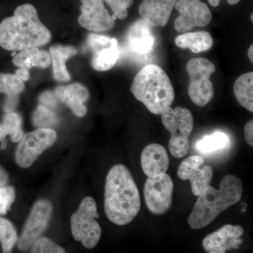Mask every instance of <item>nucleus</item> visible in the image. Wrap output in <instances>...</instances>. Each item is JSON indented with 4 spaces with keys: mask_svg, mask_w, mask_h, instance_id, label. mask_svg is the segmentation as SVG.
I'll return each mask as SVG.
<instances>
[{
    "mask_svg": "<svg viewBox=\"0 0 253 253\" xmlns=\"http://www.w3.org/2000/svg\"><path fill=\"white\" fill-rule=\"evenodd\" d=\"M140 209V195L131 172L123 165L113 166L105 184L104 210L108 219L117 225H126L134 220Z\"/></svg>",
    "mask_w": 253,
    "mask_h": 253,
    "instance_id": "1",
    "label": "nucleus"
},
{
    "mask_svg": "<svg viewBox=\"0 0 253 253\" xmlns=\"http://www.w3.org/2000/svg\"><path fill=\"white\" fill-rule=\"evenodd\" d=\"M51 34L40 21L33 5H20L14 16L0 23V46L7 51H21L48 44Z\"/></svg>",
    "mask_w": 253,
    "mask_h": 253,
    "instance_id": "2",
    "label": "nucleus"
},
{
    "mask_svg": "<svg viewBox=\"0 0 253 253\" xmlns=\"http://www.w3.org/2000/svg\"><path fill=\"white\" fill-rule=\"evenodd\" d=\"M242 193V181L231 174L221 179L219 189L208 186L198 196L188 219L190 227L201 229L209 225L223 211L239 202Z\"/></svg>",
    "mask_w": 253,
    "mask_h": 253,
    "instance_id": "3",
    "label": "nucleus"
},
{
    "mask_svg": "<svg viewBox=\"0 0 253 253\" xmlns=\"http://www.w3.org/2000/svg\"><path fill=\"white\" fill-rule=\"evenodd\" d=\"M130 90L150 112L161 115L172 105L174 91L172 83L164 70L157 65L145 66L136 74Z\"/></svg>",
    "mask_w": 253,
    "mask_h": 253,
    "instance_id": "4",
    "label": "nucleus"
},
{
    "mask_svg": "<svg viewBox=\"0 0 253 253\" xmlns=\"http://www.w3.org/2000/svg\"><path fill=\"white\" fill-rule=\"evenodd\" d=\"M163 126L170 132L169 149L174 158L184 157L189 152V136L194 129V118L189 109L170 106L161 113Z\"/></svg>",
    "mask_w": 253,
    "mask_h": 253,
    "instance_id": "5",
    "label": "nucleus"
},
{
    "mask_svg": "<svg viewBox=\"0 0 253 253\" xmlns=\"http://www.w3.org/2000/svg\"><path fill=\"white\" fill-rule=\"evenodd\" d=\"M99 217L96 201L89 196L83 200L78 211L71 216L73 238L81 241L86 249H94L101 239V226L95 220V218Z\"/></svg>",
    "mask_w": 253,
    "mask_h": 253,
    "instance_id": "6",
    "label": "nucleus"
},
{
    "mask_svg": "<svg viewBox=\"0 0 253 253\" xmlns=\"http://www.w3.org/2000/svg\"><path fill=\"white\" fill-rule=\"evenodd\" d=\"M186 70L190 79V99L200 107L206 106L214 96V87L210 78L215 72V66L206 58H196L188 62Z\"/></svg>",
    "mask_w": 253,
    "mask_h": 253,
    "instance_id": "7",
    "label": "nucleus"
},
{
    "mask_svg": "<svg viewBox=\"0 0 253 253\" xmlns=\"http://www.w3.org/2000/svg\"><path fill=\"white\" fill-rule=\"evenodd\" d=\"M56 131L51 128H38L23 134L16 149L15 159L20 168L33 166L40 156L56 140Z\"/></svg>",
    "mask_w": 253,
    "mask_h": 253,
    "instance_id": "8",
    "label": "nucleus"
},
{
    "mask_svg": "<svg viewBox=\"0 0 253 253\" xmlns=\"http://www.w3.org/2000/svg\"><path fill=\"white\" fill-rule=\"evenodd\" d=\"M145 203L150 212L162 215L172 204L173 181L168 174L148 177L144 184Z\"/></svg>",
    "mask_w": 253,
    "mask_h": 253,
    "instance_id": "9",
    "label": "nucleus"
},
{
    "mask_svg": "<svg viewBox=\"0 0 253 253\" xmlns=\"http://www.w3.org/2000/svg\"><path fill=\"white\" fill-rule=\"evenodd\" d=\"M53 206L49 201L42 199L37 201L32 208L21 236L17 240V246L21 251H26L39 239L48 225Z\"/></svg>",
    "mask_w": 253,
    "mask_h": 253,
    "instance_id": "10",
    "label": "nucleus"
},
{
    "mask_svg": "<svg viewBox=\"0 0 253 253\" xmlns=\"http://www.w3.org/2000/svg\"><path fill=\"white\" fill-rule=\"evenodd\" d=\"M174 7L179 16L174 21L178 33H184L195 27H205L211 23L212 14L201 0H176Z\"/></svg>",
    "mask_w": 253,
    "mask_h": 253,
    "instance_id": "11",
    "label": "nucleus"
},
{
    "mask_svg": "<svg viewBox=\"0 0 253 253\" xmlns=\"http://www.w3.org/2000/svg\"><path fill=\"white\" fill-rule=\"evenodd\" d=\"M86 45L92 52L91 66L96 71H109L116 65L120 56L116 38L90 34L86 38Z\"/></svg>",
    "mask_w": 253,
    "mask_h": 253,
    "instance_id": "12",
    "label": "nucleus"
},
{
    "mask_svg": "<svg viewBox=\"0 0 253 253\" xmlns=\"http://www.w3.org/2000/svg\"><path fill=\"white\" fill-rule=\"evenodd\" d=\"M204 163L202 156H189L181 163L177 169L179 179L191 181L194 196H199L206 187L211 186L212 180V168L208 165L204 166Z\"/></svg>",
    "mask_w": 253,
    "mask_h": 253,
    "instance_id": "13",
    "label": "nucleus"
},
{
    "mask_svg": "<svg viewBox=\"0 0 253 253\" xmlns=\"http://www.w3.org/2000/svg\"><path fill=\"white\" fill-rule=\"evenodd\" d=\"M82 14L78 23L89 31L106 32L115 26L114 18L105 8L102 0H81Z\"/></svg>",
    "mask_w": 253,
    "mask_h": 253,
    "instance_id": "14",
    "label": "nucleus"
},
{
    "mask_svg": "<svg viewBox=\"0 0 253 253\" xmlns=\"http://www.w3.org/2000/svg\"><path fill=\"white\" fill-rule=\"evenodd\" d=\"M242 226L225 224L214 232L208 234L203 241V247L208 253H224L228 250L239 249L244 243Z\"/></svg>",
    "mask_w": 253,
    "mask_h": 253,
    "instance_id": "15",
    "label": "nucleus"
},
{
    "mask_svg": "<svg viewBox=\"0 0 253 253\" xmlns=\"http://www.w3.org/2000/svg\"><path fill=\"white\" fill-rule=\"evenodd\" d=\"M155 37L151 26L141 20L133 23L126 35L127 49L136 56H147L154 51Z\"/></svg>",
    "mask_w": 253,
    "mask_h": 253,
    "instance_id": "16",
    "label": "nucleus"
},
{
    "mask_svg": "<svg viewBox=\"0 0 253 253\" xmlns=\"http://www.w3.org/2000/svg\"><path fill=\"white\" fill-rule=\"evenodd\" d=\"M176 0H143L139 12L141 19L153 27L166 26Z\"/></svg>",
    "mask_w": 253,
    "mask_h": 253,
    "instance_id": "17",
    "label": "nucleus"
},
{
    "mask_svg": "<svg viewBox=\"0 0 253 253\" xmlns=\"http://www.w3.org/2000/svg\"><path fill=\"white\" fill-rule=\"evenodd\" d=\"M141 168L148 177L161 175L167 172L169 157L162 145L151 144L143 150L141 156Z\"/></svg>",
    "mask_w": 253,
    "mask_h": 253,
    "instance_id": "18",
    "label": "nucleus"
},
{
    "mask_svg": "<svg viewBox=\"0 0 253 253\" xmlns=\"http://www.w3.org/2000/svg\"><path fill=\"white\" fill-rule=\"evenodd\" d=\"M56 96L70 108L78 117H83L87 113V108L84 103L89 97L87 88L80 83L68 86H58L55 89Z\"/></svg>",
    "mask_w": 253,
    "mask_h": 253,
    "instance_id": "19",
    "label": "nucleus"
},
{
    "mask_svg": "<svg viewBox=\"0 0 253 253\" xmlns=\"http://www.w3.org/2000/svg\"><path fill=\"white\" fill-rule=\"evenodd\" d=\"M77 54V49L72 46L54 45L50 48L53 76L56 81L64 83L71 81V76L66 68V63Z\"/></svg>",
    "mask_w": 253,
    "mask_h": 253,
    "instance_id": "20",
    "label": "nucleus"
},
{
    "mask_svg": "<svg viewBox=\"0 0 253 253\" xmlns=\"http://www.w3.org/2000/svg\"><path fill=\"white\" fill-rule=\"evenodd\" d=\"M24 88L23 81L16 75L0 73V94L7 96L4 106L6 113L14 111L18 104V96Z\"/></svg>",
    "mask_w": 253,
    "mask_h": 253,
    "instance_id": "21",
    "label": "nucleus"
},
{
    "mask_svg": "<svg viewBox=\"0 0 253 253\" xmlns=\"http://www.w3.org/2000/svg\"><path fill=\"white\" fill-rule=\"evenodd\" d=\"M176 45L182 49H189L191 52L200 53L208 51L212 46L213 40L208 32L187 33L176 37Z\"/></svg>",
    "mask_w": 253,
    "mask_h": 253,
    "instance_id": "22",
    "label": "nucleus"
},
{
    "mask_svg": "<svg viewBox=\"0 0 253 253\" xmlns=\"http://www.w3.org/2000/svg\"><path fill=\"white\" fill-rule=\"evenodd\" d=\"M236 99L243 107L253 112V73L243 74L234 84Z\"/></svg>",
    "mask_w": 253,
    "mask_h": 253,
    "instance_id": "23",
    "label": "nucleus"
},
{
    "mask_svg": "<svg viewBox=\"0 0 253 253\" xmlns=\"http://www.w3.org/2000/svg\"><path fill=\"white\" fill-rule=\"evenodd\" d=\"M7 135L10 136L11 141L14 143L19 142L23 136L22 118L14 111L6 113L2 123H0V142L4 141Z\"/></svg>",
    "mask_w": 253,
    "mask_h": 253,
    "instance_id": "24",
    "label": "nucleus"
},
{
    "mask_svg": "<svg viewBox=\"0 0 253 253\" xmlns=\"http://www.w3.org/2000/svg\"><path fill=\"white\" fill-rule=\"evenodd\" d=\"M17 240V233L12 223L0 217V242L3 252L11 253Z\"/></svg>",
    "mask_w": 253,
    "mask_h": 253,
    "instance_id": "25",
    "label": "nucleus"
},
{
    "mask_svg": "<svg viewBox=\"0 0 253 253\" xmlns=\"http://www.w3.org/2000/svg\"><path fill=\"white\" fill-rule=\"evenodd\" d=\"M229 141V137L226 134L217 131L212 135L205 136L197 143L196 147L202 152L211 153L225 147Z\"/></svg>",
    "mask_w": 253,
    "mask_h": 253,
    "instance_id": "26",
    "label": "nucleus"
},
{
    "mask_svg": "<svg viewBox=\"0 0 253 253\" xmlns=\"http://www.w3.org/2000/svg\"><path fill=\"white\" fill-rule=\"evenodd\" d=\"M33 123L38 128H50L58 124V118L51 109L40 104L33 113Z\"/></svg>",
    "mask_w": 253,
    "mask_h": 253,
    "instance_id": "27",
    "label": "nucleus"
},
{
    "mask_svg": "<svg viewBox=\"0 0 253 253\" xmlns=\"http://www.w3.org/2000/svg\"><path fill=\"white\" fill-rule=\"evenodd\" d=\"M65 250L47 238H39L31 246L33 253H63Z\"/></svg>",
    "mask_w": 253,
    "mask_h": 253,
    "instance_id": "28",
    "label": "nucleus"
},
{
    "mask_svg": "<svg viewBox=\"0 0 253 253\" xmlns=\"http://www.w3.org/2000/svg\"><path fill=\"white\" fill-rule=\"evenodd\" d=\"M112 9L115 16L125 19L128 16L127 9L132 6L134 0H102Z\"/></svg>",
    "mask_w": 253,
    "mask_h": 253,
    "instance_id": "29",
    "label": "nucleus"
},
{
    "mask_svg": "<svg viewBox=\"0 0 253 253\" xmlns=\"http://www.w3.org/2000/svg\"><path fill=\"white\" fill-rule=\"evenodd\" d=\"M16 192L12 186L0 187V214H5L14 204Z\"/></svg>",
    "mask_w": 253,
    "mask_h": 253,
    "instance_id": "30",
    "label": "nucleus"
},
{
    "mask_svg": "<svg viewBox=\"0 0 253 253\" xmlns=\"http://www.w3.org/2000/svg\"><path fill=\"white\" fill-rule=\"evenodd\" d=\"M51 55L47 51L42 50L38 51L31 59H29L25 63L24 68H30L33 66L40 68H46L49 67L51 63Z\"/></svg>",
    "mask_w": 253,
    "mask_h": 253,
    "instance_id": "31",
    "label": "nucleus"
},
{
    "mask_svg": "<svg viewBox=\"0 0 253 253\" xmlns=\"http://www.w3.org/2000/svg\"><path fill=\"white\" fill-rule=\"evenodd\" d=\"M39 51L38 47L27 48L21 50L20 52L16 54L13 59V63L15 66L19 68H24L25 63L29 59H31L37 52Z\"/></svg>",
    "mask_w": 253,
    "mask_h": 253,
    "instance_id": "32",
    "label": "nucleus"
},
{
    "mask_svg": "<svg viewBox=\"0 0 253 253\" xmlns=\"http://www.w3.org/2000/svg\"><path fill=\"white\" fill-rule=\"evenodd\" d=\"M41 100L42 104L44 105L46 107L54 108L56 106V101L55 99L54 95L51 92H44L41 95Z\"/></svg>",
    "mask_w": 253,
    "mask_h": 253,
    "instance_id": "33",
    "label": "nucleus"
},
{
    "mask_svg": "<svg viewBox=\"0 0 253 253\" xmlns=\"http://www.w3.org/2000/svg\"><path fill=\"white\" fill-rule=\"evenodd\" d=\"M244 136L246 143L251 146H253V121L251 120L244 126Z\"/></svg>",
    "mask_w": 253,
    "mask_h": 253,
    "instance_id": "34",
    "label": "nucleus"
},
{
    "mask_svg": "<svg viewBox=\"0 0 253 253\" xmlns=\"http://www.w3.org/2000/svg\"><path fill=\"white\" fill-rule=\"evenodd\" d=\"M16 75L21 81H27L30 78L29 69L26 68H20L16 71Z\"/></svg>",
    "mask_w": 253,
    "mask_h": 253,
    "instance_id": "35",
    "label": "nucleus"
},
{
    "mask_svg": "<svg viewBox=\"0 0 253 253\" xmlns=\"http://www.w3.org/2000/svg\"><path fill=\"white\" fill-rule=\"evenodd\" d=\"M8 181H9V175L7 172L0 166V187L6 185Z\"/></svg>",
    "mask_w": 253,
    "mask_h": 253,
    "instance_id": "36",
    "label": "nucleus"
},
{
    "mask_svg": "<svg viewBox=\"0 0 253 253\" xmlns=\"http://www.w3.org/2000/svg\"><path fill=\"white\" fill-rule=\"evenodd\" d=\"M253 46L251 45L250 46L249 49V51H248V56H249V58L250 59V61H251V62H253Z\"/></svg>",
    "mask_w": 253,
    "mask_h": 253,
    "instance_id": "37",
    "label": "nucleus"
},
{
    "mask_svg": "<svg viewBox=\"0 0 253 253\" xmlns=\"http://www.w3.org/2000/svg\"><path fill=\"white\" fill-rule=\"evenodd\" d=\"M208 2L210 3L211 6L216 7V6H219L220 0H208Z\"/></svg>",
    "mask_w": 253,
    "mask_h": 253,
    "instance_id": "38",
    "label": "nucleus"
},
{
    "mask_svg": "<svg viewBox=\"0 0 253 253\" xmlns=\"http://www.w3.org/2000/svg\"><path fill=\"white\" fill-rule=\"evenodd\" d=\"M241 0H227V2L229 3V4L234 5L238 4Z\"/></svg>",
    "mask_w": 253,
    "mask_h": 253,
    "instance_id": "39",
    "label": "nucleus"
},
{
    "mask_svg": "<svg viewBox=\"0 0 253 253\" xmlns=\"http://www.w3.org/2000/svg\"><path fill=\"white\" fill-rule=\"evenodd\" d=\"M6 146H7V144L4 141H2L1 144V149L4 150L6 149Z\"/></svg>",
    "mask_w": 253,
    "mask_h": 253,
    "instance_id": "40",
    "label": "nucleus"
},
{
    "mask_svg": "<svg viewBox=\"0 0 253 253\" xmlns=\"http://www.w3.org/2000/svg\"><path fill=\"white\" fill-rule=\"evenodd\" d=\"M253 14H251V21H253Z\"/></svg>",
    "mask_w": 253,
    "mask_h": 253,
    "instance_id": "41",
    "label": "nucleus"
}]
</instances>
